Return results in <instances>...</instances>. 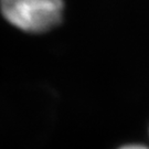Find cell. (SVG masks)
<instances>
[{
	"mask_svg": "<svg viewBox=\"0 0 149 149\" xmlns=\"http://www.w3.org/2000/svg\"><path fill=\"white\" fill-rule=\"evenodd\" d=\"M119 149H149L145 146H141V145H127V146H124Z\"/></svg>",
	"mask_w": 149,
	"mask_h": 149,
	"instance_id": "2",
	"label": "cell"
},
{
	"mask_svg": "<svg viewBox=\"0 0 149 149\" xmlns=\"http://www.w3.org/2000/svg\"><path fill=\"white\" fill-rule=\"evenodd\" d=\"M0 8L7 21L22 31L40 33L62 20V0H1Z\"/></svg>",
	"mask_w": 149,
	"mask_h": 149,
	"instance_id": "1",
	"label": "cell"
}]
</instances>
